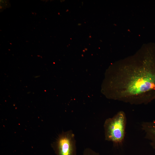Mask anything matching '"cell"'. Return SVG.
<instances>
[{
  "label": "cell",
  "instance_id": "6da1fadb",
  "mask_svg": "<svg viewBox=\"0 0 155 155\" xmlns=\"http://www.w3.org/2000/svg\"><path fill=\"white\" fill-rule=\"evenodd\" d=\"M111 71L110 98L133 105L155 100V46L119 62Z\"/></svg>",
  "mask_w": 155,
  "mask_h": 155
},
{
  "label": "cell",
  "instance_id": "7a4b0ae2",
  "mask_svg": "<svg viewBox=\"0 0 155 155\" xmlns=\"http://www.w3.org/2000/svg\"><path fill=\"white\" fill-rule=\"evenodd\" d=\"M126 124V115L122 111L106 119L103 125L105 140L116 145H121L125 138Z\"/></svg>",
  "mask_w": 155,
  "mask_h": 155
},
{
  "label": "cell",
  "instance_id": "3957f363",
  "mask_svg": "<svg viewBox=\"0 0 155 155\" xmlns=\"http://www.w3.org/2000/svg\"><path fill=\"white\" fill-rule=\"evenodd\" d=\"M56 155H76L75 135L73 131H63L57 137L53 144Z\"/></svg>",
  "mask_w": 155,
  "mask_h": 155
},
{
  "label": "cell",
  "instance_id": "277c9868",
  "mask_svg": "<svg viewBox=\"0 0 155 155\" xmlns=\"http://www.w3.org/2000/svg\"><path fill=\"white\" fill-rule=\"evenodd\" d=\"M141 126L145 133V138L149 141L151 147L155 149V120L143 122Z\"/></svg>",
  "mask_w": 155,
  "mask_h": 155
},
{
  "label": "cell",
  "instance_id": "5b68a950",
  "mask_svg": "<svg viewBox=\"0 0 155 155\" xmlns=\"http://www.w3.org/2000/svg\"><path fill=\"white\" fill-rule=\"evenodd\" d=\"M83 155H100V154L90 148H85L83 152Z\"/></svg>",
  "mask_w": 155,
  "mask_h": 155
}]
</instances>
